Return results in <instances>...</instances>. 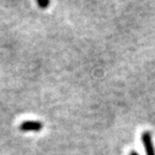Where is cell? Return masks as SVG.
<instances>
[{
    "instance_id": "1",
    "label": "cell",
    "mask_w": 155,
    "mask_h": 155,
    "mask_svg": "<svg viewBox=\"0 0 155 155\" xmlns=\"http://www.w3.org/2000/svg\"><path fill=\"white\" fill-rule=\"evenodd\" d=\"M141 140H142V143L144 145L147 155H155V148L154 145H153L152 135H151L150 131H144L142 134V136H141ZM129 155H138V154L135 151H133Z\"/></svg>"
},
{
    "instance_id": "2",
    "label": "cell",
    "mask_w": 155,
    "mask_h": 155,
    "mask_svg": "<svg viewBox=\"0 0 155 155\" xmlns=\"http://www.w3.org/2000/svg\"><path fill=\"white\" fill-rule=\"evenodd\" d=\"M43 127V124L40 121H25L21 124L19 129L22 131H40Z\"/></svg>"
},
{
    "instance_id": "3",
    "label": "cell",
    "mask_w": 155,
    "mask_h": 155,
    "mask_svg": "<svg viewBox=\"0 0 155 155\" xmlns=\"http://www.w3.org/2000/svg\"><path fill=\"white\" fill-rule=\"evenodd\" d=\"M38 5H40V7H42V8H45V7H48V5H50V1H45V2H43V1H38Z\"/></svg>"
}]
</instances>
